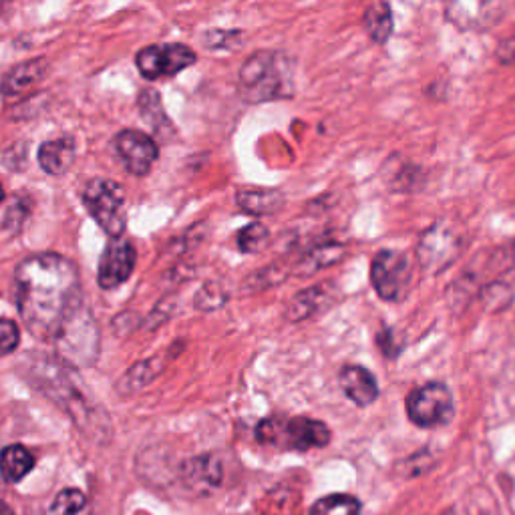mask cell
<instances>
[{
    "label": "cell",
    "mask_w": 515,
    "mask_h": 515,
    "mask_svg": "<svg viewBox=\"0 0 515 515\" xmlns=\"http://www.w3.org/2000/svg\"><path fill=\"white\" fill-rule=\"evenodd\" d=\"M411 423L423 429L443 427L455 417V401L451 389L441 381L425 383L413 389L405 401Z\"/></svg>",
    "instance_id": "6"
},
{
    "label": "cell",
    "mask_w": 515,
    "mask_h": 515,
    "mask_svg": "<svg viewBox=\"0 0 515 515\" xmlns=\"http://www.w3.org/2000/svg\"><path fill=\"white\" fill-rule=\"evenodd\" d=\"M35 467L33 453L23 445H9L0 453V475L5 481L17 483Z\"/></svg>",
    "instance_id": "18"
},
{
    "label": "cell",
    "mask_w": 515,
    "mask_h": 515,
    "mask_svg": "<svg viewBox=\"0 0 515 515\" xmlns=\"http://www.w3.org/2000/svg\"><path fill=\"white\" fill-rule=\"evenodd\" d=\"M238 91L246 103L290 99L294 95V63L280 51H258L240 69Z\"/></svg>",
    "instance_id": "3"
},
{
    "label": "cell",
    "mask_w": 515,
    "mask_h": 515,
    "mask_svg": "<svg viewBox=\"0 0 515 515\" xmlns=\"http://www.w3.org/2000/svg\"><path fill=\"white\" fill-rule=\"evenodd\" d=\"M47 73V59H31L27 63H21L5 75L3 83H0V93L5 97H21L37 87L47 77Z\"/></svg>",
    "instance_id": "13"
},
{
    "label": "cell",
    "mask_w": 515,
    "mask_h": 515,
    "mask_svg": "<svg viewBox=\"0 0 515 515\" xmlns=\"http://www.w3.org/2000/svg\"><path fill=\"white\" fill-rule=\"evenodd\" d=\"M226 294L218 288V284H206L204 290L196 296V306L200 310H216L224 304Z\"/></svg>",
    "instance_id": "30"
},
{
    "label": "cell",
    "mask_w": 515,
    "mask_h": 515,
    "mask_svg": "<svg viewBox=\"0 0 515 515\" xmlns=\"http://www.w3.org/2000/svg\"><path fill=\"white\" fill-rule=\"evenodd\" d=\"M363 25L367 35L377 43V45H385L393 31H395V21H393V11L391 5L387 3H373L367 7L365 17H363Z\"/></svg>",
    "instance_id": "20"
},
{
    "label": "cell",
    "mask_w": 515,
    "mask_h": 515,
    "mask_svg": "<svg viewBox=\"0 0 515 515\" xmlns=\"http://www.w3.org/2000/svg\"><path fill=\"white\" fill-rule=\"evenodd\" d=\"M137 252L131 242L117 238L111 240L99 260L97 282L103 290H115L123 282H127L135 270Z\"/></svg>",
    "instance_id": "11"
},
{
    "label": "cell",
    "mask_w": 515,
    "mask_h": 515,
    "mask_svg": "<svg viewBox=\"0 0 515 515\" xmlns=\"http://www.w3.org/2000/svg\"><path fill=\"white\" fill-rule=\"evenodd\" d=\"M377 347L381 349L385 359H397L399 353L403 351V342L399 340V336L395 334L393 328L385 326L379 334H377Z\"/></svg>",
    "instance_id": "29"
},
{
    "label": "cell",
    "mask_w": 515,
    "mask_h": 515,
    "mask_svg": "<svg viewBox=\"0 0 515 515\" xmlns=\"http://www.w3.org/2000/svg\"><path fill=\"white\" fill-rule=\"evenodd\" d=\"M25 377L55 405H59L77 423L81 431L103 439L111 433L107 413L97 405L85 389L79 373L69 363L57 359H33L27 365Z\"/></svg>",
    "instance_id": "2"
},
{
    "label": "cell",
    "mask_w": 515,
    "mask_h": 515,
    "mask_svg": "<svg viewBox=\"0 0 515 515\" xmlns=\"http://www.w3.org/2000/svg\"><path fill=\"white\" fill-rule=\"evenodd\" d=\"M137 107L141 111V117L147 125H151L159 135H167V131H174V125L167 119L163 111V103L157 91L143 89L137 97Z\"/></svg>",
    "instance_id": "21"
},
{
    "label": "cell",
    "mask_w": 515,
    "mask_h": 515,
    "mask_svg": "<svg viewBox=\"0 0 515 515\" xmlns=\"http://www.w3.org/2000/svg\"><path fill=\"white\" fill-rule=\"evenodd\" d=\"M75 163V141L71 137H59L45 141L39 149V165L49 176H63Z\"/></svg>",
    "instance_id": "15"
},
{
    "label": "cell",
    "mask_w": 515,
    "mask_h": 515,
    "mask_svg": "<svg viewBox=\"0 0 515 515\" xmlns=\"http://www.w3.org/2000/svg\"><path fill=\"white\" fill-rule=\"evenodd\" d=\"M113 145H115V151L119 153L121 161L125 163L129 174H133L137 178L149 174L157 155H159L155 139L137 129H125V131L117 133Z\"/></svg>",
    "instance_id": "10"
},
{
    "label": "cell",
    "mask_w": 515,
    "mask_h": 515,
    "mask_svg": "<svg viewBox=\"0 0 515 515\" xmlns=\"http://www.w3.org/2000/svg\"><path fill=\"white\" fill-rule=\"evenodd\" d=\"M447 19L461 29H487L501 19V7L497 3H455L447 5Z\"/></svg>",
    "instance_id": "14"
},
{
    "label": "cell",
    "mask_w": 515,
    "mask_h": 515,
    "mask_svg": "<svg viewBox=\"0 0 515 515\" xmlns=\"http://www.w3.org/2000/svg\"><path fill=\"white\" fill-rule=\"evenodd\" d=\"M163 371V363L159 359H147L139 365H135L123 379V385L129 387V391H137L145 385H149L159 373Z\"/></svg>",
    "instance_id": "23"
},
{
    "label": "cell",
    "mask_w": 515,
    "mask_h": 515,
    "mask_svg": "<svg viewBox=\"0 0 515 515\" xmlns=\"http://www.w3.org/2000/svg\"><path fill=\"white\" fill-rule=\"evenodd\" d=\"M19 314L25 326L43 340H57L81 310L77 266L61 254H35L15 272Z\"/></svg>",
    "instance_id": "1"
},
{
    "label": "cell",
    "mask_w": 515,
    "mask_h": 515,
    "mask_svg": "<svg viewBox=\"0 0 515 515\" xmlns=\"http://www.w3.org/2000/svg\"><path fill=\"white\" fill-rule=\"evenodd\" d=\"M0 515H15V511L5 501H0Z\"/></svg>",
    "instance_id": "31"
},
{
    "label": "cell",
    "mask_w": 515,
    "mask_h": 515,
    "mask_svg": "<svg viewBox=\"0 0 515 515\" xmlns=\"http://www.w3.org/2000/svg\"><path fill=\"white\" fill-rule=\"evenodd\" d=\"M326 288H330V284H318L296 294L288 304L286 316L298 322V320L310 318L312 314H318L324 306L332 302V290H326Z\"/></svg>",
    "instance_id": "16"
},
{
    "label": "cell",
    "mask_w": 515,
    "mask_h": 515,
    "mask_svg": "<svg viewBox=\"0 0 515 515\" xmlns=\"http://www.w3.org/2000/svg\"><path fill=\"white\" fill-rule=\"evenodd\" d=\"M338 385L357 407H369L381 395L377 377L363 365L342 367L338 373Z\"/></svg>",
    "instance_id": "12"
},
{
    "label": "cell",
    "mask_w": 515,
    "mask_h": 515,
    "mask_svg": "<svg viewBox=\"0 0 515 515\" xmlns=\"http://www.w3.org/2000/svg\"><path fill=\"white\" fill-rule=\"evenodd\" d=\"M198 55L182 45V43H171V45H149L141 49L135 57L139 73L149 79L157 81L161 77H174L180 71L192 67L196 63Z\"/></svg>",
    "instance_id": "9"
},
{
    "label": "cell",
    "mask_w": 515,
    "mask_h": 515,
    "mask_svg": "<svg viewBox=\"0 0 515 515\" xmlns=\"http://www.w3.org/2000/svg\"><path fill=\"white\" fill-rule=\"evenodd\" d=\"M184 477L192 487L198 489H210L220 485L222 481V465L216 457L204 455L188 461L184 465Z\"/></svg>",
    "instance_id": "19"
},
{
    "label": "cell",
    "mask_w": 515,
    "mask_h": 515,
    "mask_svg": "<svg viewBox=\"0 0 515 515\" xmlns=\"http://www.w3.org/2000/svg\"><path fill=\"white\" fill-rule=\"evenodd\" d=\"M240 41H242L240 31H210L204 37V45L210 51H230V49H236Z\"/></svg>",
    "instance_id": "28"
},
{
    "label": "cell",
    "mask_w": 515,
    "mask_h": 515,
    "mask_svg": "<svg viewBox=\"0 0 515 515\" xmlns=\"http://www.w3.org/2000/svg\"><path fill=\"white\" fill-rule=\"evenodd\" d=\"M413 282V264L405 252L381 250L371 262V284L375 292L387 302H401L407 298Z\"/></svg>",
    "instance_id": "7"
},
{
    "label": "cell",
    "mask_w": 515,
    "mask_h": 515,
    "mask_svg": "<svg viewBox=\"0 0 515 515\" xmlns=\"http://www.w3.org/2000/svg\"><path fill=\"white\" fill-rule=\"evenodd\" d=\"M465 242L455 228L445 224H433L425 230L417 244V258L425 272L439 274L451 262L457 260Z\"/></svg>",
    "instance_id": "8"
},
{
    "label": "cell",
    "mask_w": 515,
    "mask_h": 515,
    "mask_svg": "<svg viewBox=\"0 0 515 515\" xmlns=\"http://www.w3.org/2000/svg\"><path fill=\"white\" fill-rule=\"evenodd\" d=\"M21 345V330L13 320L0 318V359L17 351Z\"/></svg>",
    "instance_id": "27"
},
{
    "label": "cell",
    "mask_w": 515,
    "mask_h": 515,
    "mask_svg": "<svg viewBox=\"0 0 515 515\" xmlns=\"http://www.w3.org/2000/svg\"><path fill=\"white\" fill-rule=\"evenodd\" d=\"M310 515H361V501L347 493H334L318 499Z\"/></svg>",
    "instance_id": "22"
},
{
    "label": "cell",
    "mask_w": 515,
    "mask_h": 515,
    "mask_svg": "<svg viewBox=\"0 0 515 515\" xmlns=\"http://www.w3.org/2000/svg\"><path fill=\"white\" fill-rule=\"evenodd\" d=\"M336 260H340V246L338 244H322V246H316L312 248L306 258H302V272H314V270H320V268H326L330 264H334Z\"/></svg>",
    "instance_id": "24"
},
{
    "label": "cell",
    "mask_w": 515,
    "mask_h": 515,
    "mask_svg": "<svg viewBox=\"0 0 515 515\" xmlns=\"http://www.w3.org/2000/svg\"><path fill=\"white\" fill-rule=\"evenodd\" d=\"M5 202V190H3V186H0V204Z\"/></svg>",
    "instance_id": "32"
},
{
    "label": "cell",
    "mask_w": 515,
    "mask_h": 515,
    "mask_svg": "<svg viewBox=\"0 0 515 515\" xmlns=\"http://www.w3.org/2000/svg\"><path fill=\"white\" fill-rule=\"evenodd\" d=\"M270 240V232L266 226L262 224H250L244 230L238 232V248L246 254H254L260 252Z\"/></svg>",
    "instance_id": "25"
},
{
    "label": "cell",
    "mask_w": 515,
    "mask_h": 515,
    "mask_svg": "<svg viewBox=\"0 0 515 515\" xmlns=\"http://www.w3.org/2000/svg\"><path fill=\"white\" fill-rule=\"evenodd\" d=\"M81 198L87 212L103 228V232L113 240L121 238L127 224L123 190L111 180L95 178L85 184Z\"/></svg>",
    "instance_id": "5"
},
{
    "label": "cell",
    "mask_w": 515,
    "mask_h": 515,
    "mask_svg": "<svg viewBox=\"0 0 515 515\" xmlns=\"http://www.w3.org/2000/svg\"><path fill=\"white\" fill-rule=\"evenodd\" d=\"M236 204L250 216H272L284 208V196L278 190H242L236 196Z\"/></svg>",
    "instance_id": "17"
},
{
    "label": "cell",
    "mask_w": 515,
    "mask_h": 515,
    "mask_svg": "<svg viewBox=\"0 0 515 515\" xmlns=\"http://www.w3.org/2000/svg\"><path fill=\"white\" fill-rule=\"evenodd\" d=\"M256 437L264 445H274L290 451H308L326 447L330 443V429L326 427V423L310 417H272L258 425Z\"/></svg>",
    "instance_id": "4"
},
{
    "label": "cell",
    "mask_w": 515,
    "mask_h": 515,
    "mask_svg": "<svg viewBox=\"0 0 515 515\" xmlns=\"http://www.w3.org/2000/svg\"><path fill=\"white\" fill-rule=\"evenodd\" d=\"M85 507V495L79 489H63L53 501V515H77Z\"/></svg>",
    "instance_id": "26"
}]
</instances>
